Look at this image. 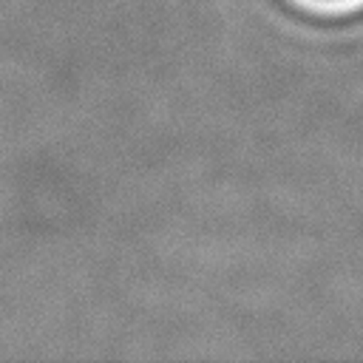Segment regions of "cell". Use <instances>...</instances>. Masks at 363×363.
I'll return each instance as SVG.
<instances>
[{
  "mask_svg": "<svg viewBox=\"0 0 363 363\" xmlns=\"http://www.w3.org/2000/svg\"><path fill=\"white\" fill-rule=\"evenodd\" d=\"M318 3H346V0H318Z\"/></svg>",
  "mask_w": 363,
  "mask_h": 363,
  "instance_id": "6da1fadb",
  "label": "cell"
}]
</instances>
